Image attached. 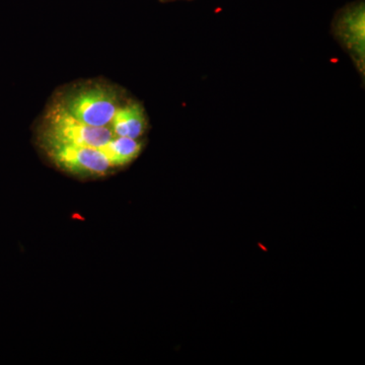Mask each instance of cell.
<instances>
[{"label":"cell","instance_id":"obj_6","mask_svg":"<svg viewBox=\"0 0 365 365\" xmlns=\"http://www.w3.org/2000/svg\"><path fill=\"white\" fill-rule=\"evenodd\" d=\"M143 143L140 139L114 136L101 150L110 160L113 168L124 167L133 162L143 151Z\"/></svg>","mask_w":365,"mask_h":365},{"label":"cell","instance_id":"obj_4","mask_svg":"<svg viewBox=\"0 0 365 365\" xmlns=\"http://www.w3.org/2000/svg\"><path fill=\"white\" fill-rule=\"evenodd\" d=\"M337 35L350 52L357 66L364 71L365 59L364 4L347 9L337 23Z\"/></svg>","mask_w":365,"mask_h":365},{"label":"cell","instance_id":"obj_2","mask_svg":"<svg viewBox=\"0 0 365 365\" xmlns=\"http://www.w3.org/2000/svg\"><path fill=\"white\" fill-rule=\"evenodd\" d=\"M59 103L79 121L95 127H109L121 106L117 93L103 86L71 91Z\"/></svg>","mask_w":365,"mask_h":365},{"label":"cell","instance_id":"obj_5","mask_svg":"<svg viewBox=\"0 0 365 365\" xmlns=\"http://www.w3.org/2000/svg\"><path fill=\"white\" fill-rule=\"evenodd\" d=\"M109 128L114 136L140 139L148 128L143 108L135 102L120 106Z\"/></svg>","mask_w":365,"mask_h":365},{"label":"cell","instance_id":"obj_3","mask_svg":"<svg viewBox=\"0 0 365 365\" xmlns=\"http://www.w3.org/2000/svg\"><path fill=\"white\" fill-rule=\"evenodd\" d=\"M44 148L60 169L76 176L102 177L114 169L101 148L61 144L47 145Z\"/></svg>","mask_w":365,"mask_h":365},{"label":"cell","instance_id":"obj_1","mask_svg":"<svg viewBox=\"0 0 365 365\" xmlns=\"http://www.w3.org/2000/svg\"><path fill=\"white\" fill-rule=\"evenodd\" d=\"M114 137L109 127L83 123L61 104L52 106L46 113L41 130L43 146L78 145L102 148Z\"/></svg>","mask_w":365,"mask_h":365}]
</instances>
